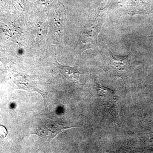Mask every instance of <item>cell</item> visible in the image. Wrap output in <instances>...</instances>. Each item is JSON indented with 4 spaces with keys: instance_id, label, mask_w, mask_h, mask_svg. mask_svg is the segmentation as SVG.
<instances>
[{
    "instance_id": "obj_1",
    "label": "cell",
    "mask_w": 153,
    "mask_h": 153,
    "mask_svg": "<svg viewBox=\"0 0 153 153\" xmlns=\"http://www.w3.org/2000/svg\"><path fill=\"white\" fill-rule=\"evenodd\" d=\"M109 58L106 68L110 73L119 76L124 81L131 69L130 56H119L109 50Z\"/></svg>"
},
{
    "instance_id": "obj_2",
    "label": "cell",
    "mask_w": 153,
    "mask_h": 153,
    "mask_svg": "<svg viewBox=\"0 0 153 153\" xmlns=\"http://www.w3.org/2000/svg\"><path fill=\"white\" fill-rule=\"evenodd\" d=\"M103 21V14L99 13L94 14L88 22L82 37L85 38V44L88 48H92L96 45Z\"/></svg>"
},
{
    "instance_id": "obj_3",
    "label": "cell",
    "mask_w": 153,
    "mask_h": 153,
    "mask_svg": "<svg viewBox=\"0 0 153 153\" xmlns=\"http://www.w3.org/2000/svg\"><path fill=\"white\" fill-rule=\"evenodd\" d=\"M16 84L21 89L30 91H36L44 97L46 95L47 86L38 77L30 76L24 73L17 74L15 77Z\"/></svg>"
},
{
    "instance_id": "obj_4",
    "label": "cell",
    "mask_w": 153,
    "mask_h": 153,
    "mask_svg": "<svg viewBox=\"0 0 153 153\" xmlns=\"http://www.w3.org/2000/svg\"><path fill=\"white\" fill-rule=\"evenodd\" d=\"M71 128L65 126L56 121H45L37 125L33 133L50 141L63 131Z\"/></svg>"
},
{
    "instance_id": "obj_5",
    "label": "cell",
    "mask_w": 153,
    "mask_h": 153,
    "mask_svg": "<svg viewBox=\"0 0 153 153\" xmlns=\"http://www.w3.org/2000/svg\"><path fill=\"white\" fill-rule=\"evenodd\" d=\"M97 91L99 97L105 103L111 105L116 103L119 99L117 96L111 89L102 85L98 80H96Z\"/></svg>"
},
{
    "instance_id": "obj_6",
    "label": "cell",
    "mask_w": 153,
    "mask_h": 153,
    "mask_svg": "<svg viewBox=\"0 0 153 153\" xmlns=\"http://www.w3.org/2000/svg\"><path fill=\"white\" fill-rule=\"evenodd\" d=\"M55 65L62 76L70 81L76 80L78 74H81L76 68L70 66H63L57 61H56Z\"/></svg>"
},
{
    "instance_id": "obj_7",
    "label": "cell",
    "mask_w": 153,
    "mask_h": 153,
    "mask_svg": "<svg viewBox=\"0 0 153 153\" xmlns=\"http://www.w3.org/2000/svg\"><path fill=\"white\" fill-rule=\"evenodd\" d=\"M7 131L5 128L0 126V137H5L7 135Z\"/></svg>"
}]
</instances>
